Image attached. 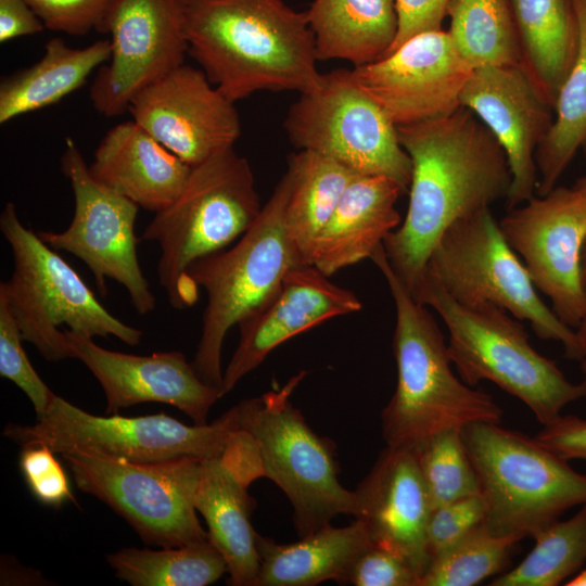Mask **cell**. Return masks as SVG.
Wrapping results in <instances>:
<instances>
[{"mask_svg": "<svg viewBox=\"0 0 586 586\" xmlns=\"http://www.w3.org/2000/svg\"><path fill=\"white\" fill-rule=\"evenodd\" d=\"M360 308L354 292L334 284L315 266L289 269L272 295L238 323L240 340L222 373L221 395L231 392L280 344Z\"/></svg>", "mask_w": 586, "mask_h": 586, "instance_id": "cell-21", "label": "cell"}, {"mask_svg": "<svg viewBox=\"0 0 586 586\" xmlns=\"http://www.w3.org/2000/svg\"><path fill=\"white\" fill-rule=\"evenodd\" d=\"M262 207L251 165L233 148L191 166L181 192L155 213L142 234L160 246L157 278L174 308L198 301L189 268L239 239Z\"/></svg>", "mask_w": 586, "mask_h": 586, "instance_id": "cell-5", "label": "cell"}, {"mask_svg": "<svg viewBox=\"0 0 586 586\" xmlns=\"http://www.w3.org/2000/svg\"><path fill=\"white\" fill-rule=\"evenodd\" d=\"M20 469L34 497L46 506L61 507L76 502L64 468L55 453L42 444L22 446Z\"/></svg>", "mask_w": 586, "mask_h": 586, "instance_id": "cell-39", "label": "cell"}, {"mask_svg": "<svg viewBox=\"0 0 586 586\" xmlns=\"http://www.w3.org/2000/svg\"><path fill=\"white\" fill-rule=\"evenodd\" d=\"M44 25L27 0H0V42L43 31Z\"/></svg>", "mask_w": 586, "mask_h": 586, "instance_id": "cell-44", "label": "cell"}, {"mask_svg": "<svg viewBox=\"0 0 586 586\" xmlns=\"http://www.w3.org/2000/svg\"><path fill=\"white\" fill-rule=\"evenodd\" d=\"M412 451L433 508L481 494L461 430L443 431Z\"/></svg>", "mask_w": 586, "mask_h": 586, "instance_id": "cell-36", "label": "cell"}, {"mask_svg": "<svg viewBox=\"0 0 586 586\" xmlns=\"http://www.w3.org/2000/svg\"><path fill=\"white\" fill-rule=\"evenodd\" d=\"M44 27L81 36L101 31L114 0H27Z\"/></svg>", "mask_w": 586, "mask_h": 586, "instance_id": "cell-40", "label": "cell"}, {"mask_svg": "<svg viewBox=\"0 0 586 586\" xmlns=\"http://www.w3.org/2000/svg\"><path fill=\"white\" fill-rule=\"evenodd\" d=\"M473 68L443 29L415 35L369 64L353 67L355 81L397 126L448 116L461 107Z\"/></svg>", "mask_w": 586, "mask_h": 586, "instance_id": "cell-17", "label": "cell"}, {"mask_svg": "<svg viewBox=\"0 0 586 586\" xmlns=\"http://www.w3.org/2000/svg\"><path fill=\"white\" fill-rule=\"evenodd\" d=\"M484 520L485 504L481 494L433 508L426 527L430 562L456 545Z\"/></svg>", "mask_w": 586, "mask_h": 586, "instance_id": "cell-38", "label": "cell"}, {"mask_svg": "<svg viewBox=\"0 0 586 586\" xmlns=\"http://www.w3.org/2000/svg\"><path fill=\"white\" fill-rule=\"evenodd\" d=\"M61 456L78 489L124 518L145 544L167 548L209 540L193 500L203 459L138 463L79 451Z\"/></svg>", "mask_w": 586, "mask_h": 586, "instance_id": "cell-13", "label": "cell"}, {"mask_svg": "<svg viewBox=\"0 0 586 586\" xmlns=\"http://www.w3.org/2000/svg\"><path fill=\"white\" fill-rule=\"evenodd\" d=\"M109 39L73 48L54 37L39 61L0 84V124L60 102L79 89L110 58Z\"/></svg>", "mask_w": 586, "mask_h": 586, "instance_id": "cell-29", "label": "cell"}, {"mask_svg": "<svg viewBox=\"0 0 586 586\" xmlns=\"http://www.w3.org/2000/svg\"><path fill=\"white\" fill-rule=\"evenodd\" d=\"M0 230L13 256L12 275L0 283V301L23 340L46 360L72 358L62 324L91 339L112 335L130 346L140 343L142 331L113 316L56 250L21 222L12 202L0 214Z\"/></svg>", "mask_w": 586, "mask_h": 586, "instance_id": "cell-6", "label": "cell"}, {"mask_svg": "<svg viewBox=\"0 0 586 586\" xmlns=\"http://www.w3.org/2000/svg\"><path fill=\"white\" fill-rule=\"evenodd\" d=\"M101 33L111 53L90 87L93 107L124 114L143 89L184 64L188 41L180 0H114Z\"/></svg>", "mask_w": 586, "mask_h": 586, "instance_id": "cell-16", "label": "cell"}, {"mask_svg": "<svg viewBox=\"0 0 586 586\" xmlns=\"http://www.w3.org/2000/svg\"><path fill=\"white\" fill-rule=\"evenodd\" d=\"M461 433L479 477L484 524L494 534L533 537L586 504V474L535 437L492 422L468 424Z\"/></svg>", "mask_w": 586, "mask_h": 586, "instance_id": "cell-8", "label": "cell"}, {"mask_svg": "<svg viewBox=\"0 0 586 586\" xmlns=\"http://www.w3.org/2000/svg\"><path fill=\"white\" fill-rule=\"evenodd\" d=\"M575 184L581 189L583 192L585 199H586V176L582 177L576 180ZM581 277H582V284L583 290L586 297V234L582 247V255H581Z\"/></svg>", "mask_w": 586, "mask_h": 586, "instance_id": "cell-45", "label": "cell"}, {"mask_svg": "<svg viewBox=\"0 0 586 586\" xmlns=\"http://www.w3.org/2000/svg\"><path fill=\"white\" fill-rule=\"evenodd\" d=\"M565 586H586V569L564 584Z\"/></svg>", "mask_w": 586, "mask_h": 586, "instance_id": "cell-47", "label": "cell"}, {"mask_svg": "<svg viewBox=\"0 0 586 586\" xmlns=\"http://www.w3.org/2000/svg\"><path fill=\"white\" fill-rule=\"evenodd\" d=\"M72 358L80 360L103 388L106 415L141 403H163L206 424L218 387L204 382L178 351L132 355L105 349L91 337L64 330Z\"/></svg>", "mask_w": 586, "mask_h": 586, "instance_id": "cell-20", "label": "cell"}, {"mask_svg": "<svg viewBox=\"0 0 586 586\" xmlns=\"http://www.w3.org/2000/svg\"><path fill=\"white\" fill-rule=\"evenodd\" d=\"M128 112L190 166L233 148L241 136L234 102L201 68L186 63L139 92Z\"/></svg>", "mask_w": 586, "mask_h": 586, "instance_id": "cell-18", "label": "cell"}, {"mask_svg": "<svg viewBox=\"0 0 586 586\" xmlns=\"http://www.w3.org/2000/svg\"><path fill=\"white\" fill-rule=\"evenodd\" d=\"M542 445L565 460L586 461V419L560 415L534 436Z\"/></svg>", "mask_w": 586, "mask_h": 586, "instance_id": "cell-43", "label": "cell"}, {"mask_svg": "<svg viewBox=\"0 0 586 586\" xmlns=\"http://www.w3.org/2000/svg\"><path fill=\"white\" fill-rule=\"evenodd\" d=\"M290 189L291 174L286 169L255 221L238 241L199 259L188 270L192 283L207 293L191 364L204 382L220 392L227 332L272 295L289 269L305 265L285 229Z\"/></svg>", "mask_w": 586, "mask_h": 586, "instance_id": "cell-7", "label": "cell"}, {"mask_svg": "<svg viewBox=\"0 0 586 586\" xmlns=\"http://www.w3.org/2000/svg\"><path fill=\"white\" fill-rule=\"evenodd\" d=\"M426 268L456 302L498 306L518 320L528 321L539 339L560 342L565 356L579 361L575 329L563 323L539 297L489 208L449 226Z\"/></svg>", "mask_w": 586, "mask_h": 586, "instance_id": "cell-11", "label": "cell"}, {"mask_svg": "<svg viewBox=\"0 0 586 586\" xmlns=\"http://www.w3.org/2000/svg\"><path fill=\"white\" fill-rule=\"evenodd\" d=\"M444 321L448 355L460 379L470 386L489 381L517 397L543 425L562 409L586 397V379L574 383L530 343L524 326L505 309L456 302L425 268L410 292Z\"/></svg>", "mask_w": 586, "mask_h": 586, "instance_id": "cell-4", "label": "cell"}, {"mask_svg": "<svg viewBox=\"0 0 586 586\" xmlns=\"http://www.w3.org/2000/svg\"><path fill=\"white\" fill-rule=\"evenodd\" d=\"M89 170L102 184L156 213L181 192L191 166L131 119L105 133Z\"/></svg>", "mask_w": 586, "mask_h": 586, "instance_id": "cell-24", "label": "cell"}, {"mask_svg": "<svg viewBox=\"0 0 586 586\" xmlns=\"http://www.w3.org/2000/svg\"><path fill=\"white\" fill-rule=\"evenodd\" d=\"M106 560L116 577L132 586H207L228 571L209 540L160 550L126 547Z\"/></svg>", "mask_w": 586, "mask_h": 586, "instance_id": "cell-32", "label": "cell"}, {"mask_svg": "<svg viewBox=\"0 0 586 586\" xmlns=\"http://www.w3.org/2000/svg\"><path fill=\"white\" fill-rule=\"evenodd\" d=\"M411 161L405 219L383 241L387 262L410 293L444 231L508 196L511 173L501 145L467 107L397 126Z\"/></svg>", "mask_w": 586, "mask_h": 586, "instance_id": "cell-1", "label": "cell"}, {"mask_svg": "<svg viewBox=\"0 0 586 586\" xmlns=\"http://www.w3.org/2000/svg\"><path fill=\"white\" fill-rule=\"evenodd\" d=\"M291 189L285 207L286 233L303 263L352 180L359 176L319 153L298 150L290 155Z\"/></svg>", "mask_w": 586, "mask_h": 586, "instance_id": "cell-30", "label": "cell"}, {"mask_svg": "<svg viewBox=\"0 0 586 586\" xmlns=\"http://www.w3.org/2000/svg\"><path fill=\"white\" fill-rule=\"evenodd\" d=\"M354 493L353 517L371 544L399 556L421 578L430 564L426 527L433 507L415 453L386 446Z\"/></svg>", "mask_w": 586, "mask_h": 586, "instance_id": "cell-23", "label": "cell"}, {"mask_svg": "<svg viewBox=\"0 0 586 586\" xmlns=\"http://www.w3.org/2000/svg\"><path fill=\"white\" fill-rule=\"evenodd\" d=\"M403 187L385 176H357L315 239L308 264L326 276L366 258L400 225L396 203Z\"/></svg>", "mask_w": 586, "mask_h": 586, "instance_id": "cell-25", "label": "cell"}, {"mask_svg": "<svg viewBox=\"0 0 586 586\" xmlns=\"http://www.w3.org/2000/svg\"><path fill=\"white\" fill-rule=\"evenodd\" d=\"M306 12L318 60L369 64L386 55L397 35L396 0H313Z\"/></svg>", "mask_w": 586, "mask_h": 586, "instance_id": "cell-27", "label": "cell"}, {"mask_svg": "<svg viewBox=\"0 0 586 586\" xmlns=\"http://www.w3.org/2000/svg\"><path fill=\"white\" fill-rule=\"evenodd\" d=\"M23 341L13 316L0 301V375L13 382L26 394L38 418L46 411L54 393L30 364Z\"/></svg>", "mask_w": 586, "mask_h": 586, "instance_id": "cell-37", "label": "cell"}, {"mask_svg": "<svg viewBox=\"0 0 586 586\" xmlns=\"http://www.w3.org/2000/svg\"><path fill=\"white\" fill-rule=\"evenodd\" d=\"M419 574L396 553L375 546L355 562L348 584L354 586H419Z\"/></svg>", "mask_w": 586, "mask_h": 586, "instance_id": "cell-41", "label": "cell"}, {"mask_svg": "<svg viewBox=\"0 0 586 586\" xmlns=\"http://www.w3.org/2000/svg\"><path fill=\"white\" fill-rule=\"evenodd\" d=\"M578 44L553 106L552 126L535 152L536 195L552 190L579 150L586 151V0H574Z\"/></svg>", "mask_w": 586, "mask_h": 586, "instance_id": "cell-31", "label": "cell"}, {"mask_svg": "<svg viewBox=\"0 0 586 586\" xmlns=\"http://www.w3.org/2000/svg\"><path fill=\"white\" fill-rule=\"evenodd\" d=\"M500 230L522 258L537 291L572 329L586 319L581 255L586 234V199L581 189L555 187L509 209Z\"/></svg>", "mask_w": 586, "mask_h": 586, "instance_id": "cell-15", "label": "cell"}, {"mask_svg": "<svg viewBox=\"0 0 586 586\" xmlns=\"http://www.w3.org/2000/svg\"><path fill=\"white\" fill-rule=\"evenodd\" d=\"M370 545L357 520L342 527L330 523L292 544H278L258 534L256 586H314L327 581L348 585L355 562Z\"/></svg>", "mask_w": 586, "mask_h": 586, "instance_id": "cell-26", "label": "cell"}, {"mask_svg": "<svg viewBox=\"0 0 586 586\" xmlns=\"http://www.w3.org/2000/svg\"><path fill=\"white\" fill-rule=\"evenodd\" d=\"M461 106L472 111L506 153L511 186L508 208L534 195L538 182L535 152L553 123V109L520 65L474 68Z\"/></svg>", "mask_w": 586, "mask_h": 586, "instance_id": "cell-19", "label": "cell"}, {"mask_svg": "<svg viewBox=\"0 0 586 586\" xmlns=\"http://www.w3.org/2000/svg\"><path fill=\"white\" fill-rule=\"evenodd\" d=\"M533 549L489 586H558L586 561V504L568 520H556L537 532Z\"/></svg>", "mask_w": 586, "mask_h": 586, "instance_id": "cell-34", "label": "cell"}, {"mask_svg": "<svg viewBox=\"0 0 586 586\" xmlns=\"http://www.w3.org/2000/svg\"><path fill=\"white\" fill-rule=\"evenodd\" d=\"M61 169L74 194L73 218L65 230L39 231V237L52 249L82 260L102 295L106 294V279H113L126 289L138 314L153 311L155 296L137 253L135 227L139 206L93 178L72 138L65 140Z\"/></svg>", "mask_w": 586, "mask_h": 586, "instance_id": "cell-14", "label": "cell"}, {"mask_svg": "<svg viewBox=\"0 0 586 586\" xmlns=\"http://www.w3.org/2000/svg\"><path fill=\"white\" fill-rule=\"evenodd\" d=\"M238 431L234 406L209 424L189 425L165 413L95 416L54 394L34 424H8L2 435L22 446L46 445L60 455L79 451L153 463L220 457Z\"/></svg>", "mask_w": 586, "mask_h": 586, "instance_id": "cell-10", "label": "cell"}, {"mask_svg": "<svg viewBox=\"0 0 586 586\" xmlns=\"http://www.w3.org/2000/svg\"><path fill=\"white\" fill-rule=\"evenodd\" d=\"M451 0H396L398 29L386 55L420 33L441 30Z\"/></svg>", "mask_w": 586, "mask_h": 586, "instance_id": "cell-42", "label": "cell"}, {"mask_svg": "<svg viewBox=\"0 0 586 586\" xmlns=\"http://www.w3.org/2000/svg\"><path fill=\"white\" fill-rule=\"evenodd\" d=\"M306 372L293 375L283 386L241 400L234 407L239 430L252 441L263 477L271 480L293 508L300 537L340 515H354V491L339 480L335 446L308 425L290 400Z\"/></svg>", "mask_w": 586, "mask_h": 586, "instance_id": "cell-9", "label": "cell"}, {"mask_svg": "<svg viewBox=\"0 0 586 586\" xmlns=\"http://www.w3.org/2000/svg\"><path fill=\"white\" fill-rule=\"evenodd\" d=\"M263 477L249 436L239 431L220 457L201 460L194 507L205 519L208 539L221 553L232 586H256L260 560L251 522L255 500L249 485Z\"/></svg>", "mask_w": 586, "mask_h": 586, "instance_id": "cell-22", "label": "cell"}, {"mask_svg": "<svg viewBox=\"0 0 586 586\" xmlns=\"http://www.w3.org/2000/svg\"><path fill=\"white\" fill-rule=\"evenodd\" d=\"M188 53L232 102L314 90L322 73L307 12L283 0H180Z\"/></svg>", "mask_w": 586, "mask_h": 586, "instance_id": "cell-2", "label": "cell"}, {"mask_svg": "<svg viewBox=\"0 0 586 586\" xmlns=\"http://www.w3.org/2000/svg\"><path fill=\"white\" fill-rule=\"evenodd\" d=\"M447 30L474 69L520 65V43L510 0H451Z\"/></svg>", "mask_w": 586, "mask_h": 586, "instance_id": "cell-33", "label": "cell"}, {"mask_svg": "<svg viewBox=\"0 0 586 586\" xmlns=\"http://www.w3.org/2000/svg\"><path fill=\"white\" fill-rule=\"evenodd\" d=\"M384 276L395 304L393 337L397 381L381 413L386 446L415 450L446 430L474 422L500 423L494 398L459 379L447 344L428 306L413 300L392 270L381 244L370 256Z\"/></svg>", "mask_w": 586, "mask_h": 586, "instance_id": "cell-3", "label": "cell"}, {"mask_svg": "<svg viewBox=\"0 0 586 586\" xmlns=\"http://www.w3.org/2000/svg\"><path fill=\"white\" fill-rule=\"evenodd\" d=\"M575 331L581 352V369L584 374V379H586V319L579 324L577 329H575Z\"/></svg>", "mask_w": 586, "mask_h": 586, "instance_id": "cell-46", "label": "cell"}, {"mask_svg": "<svg viewBox=\"0 0 586 586\" xmlns=\"http://www.w3.org/2000/svg\"><path fill=\"white\" fill-rule=\"evenodd\" d=\"M521 539L515 535L494 534L483 522L434 557L419 586H473L499 575L509 565Z\"/></svg>", "mask_w": 586, "mask_h": 586, "instance_id": "cell-35", "label": "cell"}, {"mask_svg": "<svg viewBox=\"0 0 586 586\" xmlns=\"http://www.w3.org/2000/svg\"><path fill=\"white\" fill-rule=\"evenodd\" d=\"M297 150L328 156L359 176H385L407 192L411 161L397 127L357 85L352 69L323 73L320 85L300 93L283 123Z\"/></svg>", "mask_w": 586, "mask_h": 586, "instance_id": "cell-12", "label": "cell"}, {"mask_svg": "<svg viewBox=\"0 0 586 586\" xmlns=\"http://www.w3.org/2000/svg\"><path fill=\"white\" fill-rule=\"evenodd\" d=\"M520 66L552 106L577 52L574 0H510Z\"/></svg>", "mask_w": 586, "mask_h": 586, "instance_id": "cell-28", "label": "cell"}]
</instances>
